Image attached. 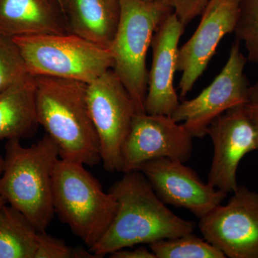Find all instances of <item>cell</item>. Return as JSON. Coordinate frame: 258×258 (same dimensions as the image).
Segmentation results:
<instances>
[{
    "instance_id": "obj_26",
    "label": "cell",
    "mask_w": 258,
    "mask_h": 258,
    "mask_svg": "<svg viewBox=\"0 0 258 258\" xmlns=\"http://www.w3.org/2000/svg\"><path fill=\"white\" fill-rule=\"evenodd\" d=\"M3 168H4V158L0 155V176H1L2 173H3Z\"/></svg>"
},
{
    "instance_id": "obj_18",
    "label": "cell",
    "mask_w": 258,
    "mask_h": 258,
    "mask_svg": "<svg viewBox=\"0 0 258 258\" xmlns=\"http://www.w3.org/2000/svg\"><path fill=\"white\" fill-rule=\"evenodd\" d=\"M40 232L7 204L0 209V258H35Z\"/></svg>"
},
{
    "instance_id": "obj_14",
    "label": "cell",
    "mask_w": 258,
    "mask_h": 258,
    "mask_svg": "<svg viewBox=\"0 0 258 258\" xmlns=\"http://www.w3.org/2000/svg\"><path fill=\"white\" fill-rule=\"evenodd\" d=\"M185 27L173 12L166 15L154 32L152 62L148 74L145 111L148 114L171 116L180 102L174 86L179 42Z\"/></svg>"
},
{
    "instance_id": "obj_15",
    "label": "cell",
    "mask_w": 258,
    "mask_h": 258,
    "mask_svg": "<svg viewBox=\"0 0 258 258\" xmlns=\"http://www.w3.org/2000/svg\"><path fill=\"white\" fill-rule=\"evenodd\" d=\"M70 32L56 0H0V35L11 37Z\"/></svg>"
},
{
    "instance_id": "obj_1",
    "label": "cell",
    "mask_w": 258,
    "mask_h": 258,
    "mask_svg": "<svg viewBox=\"0 0 258 258\" xmlns=\"http://www.w3.org/2000/svg\"><path fill=\"white\" fill-rule=\"evenodd\" d=\"M109 191L117 203L114 218L101 240L89 249L98 257L195 231L196 223L171 212L140 171L124 173Z\"/></svg>"
},
{
    "instance_id": "obj_12",
    "label": "cell",
    "mask_w": 258,
    "mask_h": 258,
    "mask_svg": "<svg viewBox=\"0 0 258 258\" xmlns=\"http://www.w3.org/2000/svg\"><path fill=\"white\" fill-rule=\"evenodd\" d=\"M241 0H210L198 28L178 51L176 71L181 73L180 98L184 99L208 68L222 38L235 30Z\"/></svg>"
},
{
    "instance_id": "obj_22",
    "label": "cell",
    "mask_w": 258,
    "mask_h": 258,
    "mask_svg": "<svg viewBox=\"0 0 258 258\" xmlns=\"http://www.w3.org/2000/svg\"><path fill=\"white\" fill-rule=\"evenodd\" d=\"M35 258H74V248L46 232H40Z\"/></svg>"
},
{
    "instance_id": "obj_24",
    "label": "cell",
    "mask_w": 258,
    "mask_h": 258,
    "mask_svg": "<svg viewBox=\"0 0 258 258\" xmlns=\"http://www.w3.org/2000/svg\"><path fill=\"white\" fill-rule=\"evenodd\" d=\"M244 107L258 132V79L249 88L248 100Z\"/></svg>"
},
{
    "instance_id": "obj_10",
    "label": "cell",
    "mask_w": 258,
    "mask_h": 258,
    "mask_svg": "<svg viewBox=\"0 0 258 258\" xmlns=\"http://www.w3.org/2000/svg\"><path fill=\"white\" fill-rule=\"evenodd\" d=\"M192 139L183 124L169 115L137 113L122 151L121 171H138L144 163L161 158L187 162Z\"/></svg>"
},
{
    "instance_id": "obj_19",
    "label": "cell",
    "mask_w": 258,
    "mask_h": 258,
    "mask_svg": "<svg viewBox=\"0 0 258 258\" xmlns=\"http://www.w3.org/2000/svg\"><path fill=\"white\" fill-rule=\"evenodd\" d=\"M156 258H225L221 250L205 239L188 234L149 244Z\"/></svg>"
},
{
    "instance_id": "obj_23",
    "label": "cell",
    "mask_w": 258,
    "mask_h": 258,
    "mask_svg": "<svg viewBox=\"0 0 258 258\" xmlns=\"http://www.w3.org/2000/svg\"><path fill=\"white\" fill-rule=\"evenodd\" d=\"M171 8L181 23L186 27L203 14L210 0H161Z\"/></svg>"
},
{
    "instance_id": "obj_13",
    "label": "cell",
    "mask_w": 258,
    "mask_h": 258,
    "mask_svg": "<svg viewBox=\"0 0 258 258\" xmlns=\"http://www.w3.org/2000/svg\"><path fill=\"white\" fill-rule=\"evenodd\" d=\"M184 164L161 158L144 163L138 171L147 178L163 203L186 209L202 218L220 205L227 194L204 182Z\"/></svg>"
},
{
    "instance_id": "obj_8",
    "label": "cell",
    "mask_w": 258,
    "mask_h": 258,
    "mask_svg": "<svg viewBox=\"0 0 258 258\" xmlns=\"http://www.w3.org/2000/svg\"><path fill=\"white\" fill-rule=\"evenodd\" d=\"M247 58L236 40L231 47L228 59L220 74L198 96L179 103L171 115L182 123L193 138H203L212 121L233 107L245 105L250 85L244 74Z\"/></svg>"
},
{
    "instance_id": "obj_5",
    "label": "cell",
    "mask_w": 258,
    "mask_h": 258,
    "mask_svg": "<svg viewBox=\"0 0 258 258\" xmlns=\"http://www.w3.org/2000/svg\"><path fill=\"white\" fill-rule=\"evenodd\" d=\"M119 23L109 47L113 70L132 96L137 114L145 113L147 55L154 32L172 10L161 0H119Z\"/></svg>"
},
{
    "instance_id": "obj_2",
    "label": "cell",
    "mask_w": 258,
    "mask_h": 258,
    "mask_svg": "<svg viewBox=\"0 0 258 258\" xmlns=\"http://www.w3.org/2000/svg\"><path fill=\"white\" fill-rule=\"evenodd\" d=\"M39 124L55 142L60 159L93 166L101 162L99 139L88 104V84L35 76Z\"/></svg>"
},
{
    "instance_id": "obj_17",
    "label": "cell",
    "mask_w": 258,
    "mask_h": 258,
    "mask_svg": "<svg viewBox=\"0 0 258 258\" xmlns=\"http://www.w3.org/2000/svg\"><path fill=\"white\" fill-rule=\"evenodd\" d=\"M38 125L36 81L29 75L0 92V139L28 138Z\"/></svg>"
},
{
    "instance_id": "obj_27",
    "label": "cell",
    "mask_w": 258,
    "mask_h": 258,
    "mask_svg": "<svg viewBox=\"0 0 258 258\" xmlns=\"http://www.w3.org/2000/svg\"><path fill=\"white\" fill-rule=\"evenodd\" d=\"M5 204H8L6 200H5L3 197L0 196V209H1L2 207H3V205H5Z\"/></svg>"
},
{
    "instance_id": "obj_28",
    "label": "cell",
    "mask_w": 258,
    "mask_h": 258,
    "mask_svg": "<svg viewBox=\"0 0 258 258\" xmlns=\"http://www.w3.org/2000/svg\"><path fill=\"white\" fill-rule=\"evenodd\" d=\"M56 1H57V3H58V4L60 5L61 8H62V9L64 11L63 0H56Z\"/></svg>"
},
{
    "instance_id": "obj_21",
    "label": "cell",
    "mask_w": 258,
    "mask_h": 258,
    "mask_svg": "<svg viewBox=\"0 0 258 258\" xmlns=\"http://www.w3.org/2000/svg\"><path fill=\"white\" fill-rule=\"evenodd\" d=\"M29 75L23 55L13 39L0 35V92Z\"/></svg>"
},
{
    "instance_id": "obj_7",
    "label": "cell",
    "mask_w": 258,
    "mask_h": 258,
    "mask_svg": "<svg viewBox=\"0 0 258 258\" xmlns=\"http://www.w3.org/2000/svg\"><path fill=\"white\" fill-rule=\"evenodd\" d=\"M87 96L103 167L121 171L122 151L137 114L133 99L112 69L88 84Z\"/></svg>"
},
{
    "instance_id": "obj_4",
    "label": "cell",
    "mask_w": 258,
    "mask_h": 258,
    "mask_svg": "<svg viewBox=\"0 0 258 258\" xmlns=\"http://www.w3.org/2000/svg\"><path fill=\"white\" fill-rule=\"evenodd\" d=\"M52 200L55 214L89 249L106 234L117 209L114 197L85 165L62 159L54 171Z\"/></svg>"
},
{
    "instance_id": "obj_11",
    "label": "cell",
    "mask_w": 258,
    "mask_h": 258,
    "mask_svg": "<svg viewBox=\"0 0 258 258\" xmlns=\"http://www.w3.org/2000/svg\"><path fill=\"white\" fill-rule=\"evenodd\" d=\"M214 146L209 184L233 193L238 187L237 171L242 158L258 150V132L244 105L227 110L217 116L208 129Z\"/></svg>"
},
{
    "instance_id": "obj_9",
    "label": "cell",
    "mask_w": 258,
    "mask_h": 258,
    "mask_svg": "<svg viewBox=\"0 0 258 258\" xmlns=\"http://www.w3.org/2000/svg\"><path fill=\"white\" fill-rule=\"evenodd\" d=\"M198 227L226 257L258 258V193L238 185L228 203L200 218Z\"/></svg>"
},
{
    "instance_id": "obj_16",
    "label": "cell",
    "mask_w": 258,
    "mask_h": 258,
    "mask_svg": "<svg viewBox=\"0 0 258 258\" xmlns=\"http://www.w3.org/2000/svg\"><path fill=\"white\" fill-rule=\"evenodd\" d=\"M70 32L109 48L118 28L119 0H63Z\"/></svg>"
},
{
    "instance_id": "obj_20",
    "label": "cell",
    "mask_w": 258,
    "mask_h": 258,
    "mask_svg": "<svg viewBox=\"0 0 258 258\" xmlns=\"http://www.w3.org/2000/svg\"><path fill=\"white\" fill-rule=\"evenodd\" d=\"M234 33L243 43L247 60L258 64V0H241Z\"/></svg>"
},
{
    "instance_id": "obj_3",
    "label": "cell",
    "mask_w": 258,
    "mask_h": 258,
    "mask_svg": "<svg viewBox=\"0 0 258 258\" xmlns=\"http://www.w3.org/2000/svg\"><path fill=\"white\" fill-rule=\"evenodd\" d=\"M4 168L0 176V196L23 213L40 232H46L53 218L52 180L59 149L45 134L30 147L20 139L5 145Z\"/></svg>"
},
{
    "instance_id": "obj_6",
    "label": "cell",
    "mask_w": 258,
    "mask_h": 258,
    "mask_svg": "<svg viewBox=\"0 0 258 258\" xmlns=\"http://www.w3.org/2000/svg\"><path fill=\"white\" fill-rule=\"evenodd\" d=\"M13 39L31 76H52L90 84L113 69L109 49L75 34L26 35Z\"/></svg>"
},
{
    "instance_id": "obj_25",
    "label": "cell",
    "mask_w": 258,
    "mask_h": 258,
    "mask_svg": "<svg viewBox=\"0 0 258 258\" xmlns=\"http://www.w3.org/2000/svg\"><path fill=\"white\" fill-rule=\"evenodd\" d=\"M109 255L111 258H156L154 252L144 246L134 249H118L111 252Z\"/></svg>"
},
{
    "instance_id": "obj_29",
    "label": "cell",
    "mask_w": 258,
    "mask_h": 258,
    "mask_svg": "<svg viewBox=\"0 0 258 258\" xmlns=\"http://www.w3.org/2000/svg\"><path fill=\"white\" fill-rule=\"evenodd\" d=\"M147 1H155V0H147Z\"/></svg>"
}]
</instances>
